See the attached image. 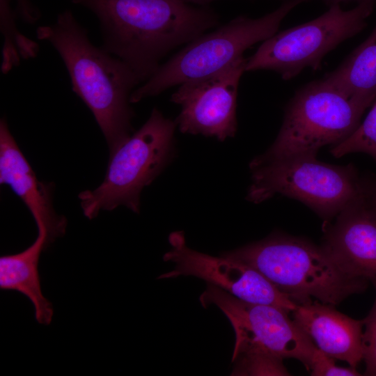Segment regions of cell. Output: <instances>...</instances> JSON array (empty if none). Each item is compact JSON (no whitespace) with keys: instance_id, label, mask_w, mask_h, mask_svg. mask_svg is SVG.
<instances>
[{"instance_id":"obj_1","label":"cell","mask_w":376,"mask_h":376,"mask_svg":"<svg viewBox=\"0 0 376 376\" xmlns=\"http://www.w3.org/2000/svg\"><path fill=\"white\" fill-rule=\"evenodd\" d=\"M98 19L102 47L123 61L141 84L176 48L217 27L219 17L209 6L180 0H69Z\"/></svg>"},{"instance_id":"obj_2","label":"cell","mask_w":376,"mask_h":376,"mask_svg":"<svg viewBox=\"0 0 376 376\" xmlns=\"http://www.w3.org/2000/svg\"><path fill=\"white\" fill-rule=\"evenodd\" d=\"M36 34L61 57L73 92L93 113L113 153L132 134L130 96L141 84L139 79L123 61L93 44L70 10L58 13L52 24L38 26Z\"/></svg>"},{"instance_id":"obj_3","label":"cell","mask_w":376,"mask_h":376,"mask_svg":"<svg viewBox=\"0 0 376 376\" xmlns=\"http://www.w3.org/2000/svg\"><path fill=\"white\" fill-rule=\"evenodd\" d=\"M221 255L256 268L298 304L315 299L334 306L363 292L369 281L345 272L322 245L283 235H272Z\"/></svg>"},{"instance_id":"obj_4","label":"cell","mask_w":376,"mask_h":376,"mask_svg":"<svg viewBox=\"0 0 376 376\" xmlns=\"http://www.w3.org/2000/svg\"><path fill=\"white\" fill-rule=\"evenodd\" d=\"M307 0H283L272 12L258 18L240 15L187 43L134 90L130 102L156 96L175 86L201 79L228 67L253 45L278 32L284 18Z\"/></svg>"},{"instance_id":"obj_5","label":"cell","mask_w":376,"mask_h":376,"mask_svg":"<svg viewBox=\"0 0 376 376\" xmlns=\"http://www.w3.org/2000/svg\"><path fill=\"white\" fill-rule=\"evenodd\" d=\"M175 120L153 108L145 123L113 153L102 183L79 194L84 216L123 205L139 213L140 195L160 174L175 153Z\"/></svg>"},{"instance_id":"obj_6","label":"cell","mask_w":376,"mask_h":376,"mask_svg":"<svg viewBox=\"0 0 376 376\" xmlns=\"http://www.w3.org/2000/svg\"><path fill=\"white\" fill-rule=\"evenodd\" d=\"M317 155H299L264 163L251 162L246 199L260 203L279 194L297 199L331 219L364 196L365 182L350 164L336 166Z\"/></svg>"},{"instance_id":"obj_7","label":"cell","mask_w":376,"mask_h":376,"mask_svg":"<svg viewBox=\"0 0 376 376\" xmlns=\"http://www.w3.org/2000/svg\"><path fill=\"white\" fill-rule=\"evenodd\" d=\"M366 109L324 79L311 81L290 100L272 145L251 162L317 155L322 147L334 146L350 136L361 123Z\"/></svg>"},{"instance_id":"obj_8","label":"cell","mask_w":376,"mask_h":376,"mask_svg":"<svg viewBox=\"0 0 376 376\" xmlns=\"http://www.w3.org/2000/svg\"><path fill=\"white\" fill-rule=\"evenodd\" d=\"M199 300L203 307H218L233 328V372L259 359L288 358L300 361L309 371L317 347L288 311L240 300L211 283H207Z\"/></svg>"},{"instance_id":"obj_9","label":"cell","mask_w":376,"mask_h":376,"mask_svg":"<svg viewBox=\"0 0 376 376\" xmlns=\"http://www.w3.org/2000/svg\"><path fill=\"white\" fill-rule=\"evenodd\" d=\"M375 1L365 0L347 10L334 5L314 19L277 32L247 58L245 71L272 70L289 80L306 68L318 70L329 52L365 28Z\"/></svg>"},{"instance_id":"obj_10","label":"cell","mask_w":376,"mask_h":376,"mask_svg":"<svg viewBox=\"0 0 376 376\" xmlns=\"http://www.w3.org/2000/svg\"><path fill=\"white\" fill-rule=\"evenodd\" d=\"M171 249L163 256L173 269L159 279L191 276L227 291L237 299L253 304L272 305L288 313L297 304L256 268L224 256H212L189 248L182 231L169 235Z\"/></svg>"},{"instance_id":"obj_11","label":"cell","mask_w":376,"mask_h":376,"mask_svg":"<svg viewBox=\"0 0 376 376\" xmlns=\"http://www.w3.org/2000/svg\"><path fill=\"white\" fill-rule=\"evenodd\" d=\"M246 62L243 56L218 72L179 85L170 100L180 106L175 122L181 132L221 141L235 136L238 88Z\"/></svg>"},{"instance_id":"obj_12","label":"cell","mask_w":376,"mask_h":376,"mask_svg":"<svg viewBox=\"0 0 376 376\" xmlns=\"http://www.w3.org/2000/svg\"><path fill=\"white\" fill-rule=\"evenodd\" d=\"M322 246L347 274L376 279V217L366 206L364 196L337 215Z\"/></svg>"},{"instance_id":"obj_13","label":"cell","mask_w":376,"mask_h":376,"mask_svg":"<svg viewBox=\"0 0 376 376\" xmlns=\"http://www.w3.org/2000/svg\"><path fill=\"white\" fill-rule=\"evenodd\" d=\"M0 184L8 185L27 207L38 226L53 242L64 235L67 220L54 210L53 185L40 182L12 135L6 120H0Z\"/></svg>"},{"instance_id":"obj_14","label":"cell","mask_w":376,"mask_h":376,"mask_svg":"<svg viewBox=\"0 0 376 376\" xmlns=\"http://www.w3.org/2000/svg\"><path fill=\"white\" fill-rule=\"evenodd\" d=\"M318 301L297 304L293 320L315 345L356 368L363 360V320L352 319Z\"/></svg>"},{"instance_id":"obj_15","label":"cell","mask_w":376,"mask_h":376,"mask_svg":"<svg viewBox=\"0 0 376 376\" xmlns=\"http://www.w3.org/2000/svg\"><path fill=\"white\" fill-rule=\"evenodd\" d=\"M323 79L368 108L376 100V26L368 38Z\"/></svg>"},{"instance_id":"obj_16","label":"cell","mask_w":376,"mask_h":376,"mask_svg":"<svg viewBox=\"0 0 376 376\" xmlns=\"http://www.w3.org/2000/svg\"><path fill=\"white\" fill-rule=\"evenodd\" d=\"M11 1L0 0V29L3 38L1 70L3 74L17 67L22 60L36 58L40 49L37 42L17 29L18 17Z\"/></svg>"},{"instance_id":"obj_17","label":"cell","mask_w":376,"mask_h":376,"mask_svg":"<svg viewBox=\"0 0 376 376\" xmlns=\"http://www.w3.org/2000/svg\"><path fill=\"white\" fill-rule=\"evenodd\" d=\"M336 157L352 152H364L376 161V100L363 121L340 143L331 147Z\"/></svg>"},{"instance_id":"obj_18","label":"cell","mask_w":376,"mask_h":376,"mask_svg":"<svg viewBox=\"0 0 376 376\" xmlns=\"http://www.w3.org/2000/svg\"><path fill=\"white\" fill-rule=\"evenodd\" d=\"M375 289L376 279L370 281ZM363 360L366 363L365 375L376 376V296L373 306L363 320Z\"/></svg>"},{"instance_id":"obj_19","label":"cell","mask_w":376,"mask_h":376,"mask_svg":"<svg viewBox=\"0 0 376 376\" xmlns=\"http://www.w3.org/2000/svg\"><path fill=\"white\" fill-rule=\"evenodd\" d=\"M309 371L313 376L361 375L354 368H344L336 366L333 358L324 354L318 347L315 348L313 354Z\"/></svg>"},{"instance_id":"obj_20","label":"cell","mask_w":376,"mask_h":376,"mask_svg":"<svg viewBox=\"0 0 376 376\" xmlns=\"http://www.w3.org/2000/svg\"><path fill=\"white\" fill-rule=\"evenodd\" d=\"M15 10L18 19L28 24H35L40 18L41 13L34 5L33 0H13Z\"/></svg>"},{"instance_id":"obj_21","label":"cell","mask_w":376,"mask_h":376,"mask_svg":"<svg viewBox=\"0 0 376 376\" xmlns=\"http://www.w3.org/2000/svg\"><path fill=\"white\" fill-rule=\"evenodd\" d=\"M364 202L376 217V182H365Z\"/></svg>"},{"instance_id":"obj_22","label":"cell","mask_w":376,"mask_h":376,"mask_svg":"<svg viewBox=\"0 0 376 376\" xmlns=\"http://www.w3.org/2000/svg\"><path fill=\"white\" fill-rule=\"evenodd\" d=\"M320 1H323L327 6H331L334 5H341L342 3L352 2V1H356L357 3H359L365 0H320Z\"/></svg>"},{"instance_id":"obj_23","label":"cell","mask_w":376,"mask_h":376,"mask_svg":"<svg viewBox=\"0 0 376 376\" xmlns=\"http://www.w3.org/2000/svg\"><path fill=\"white\" fill-rule=\"evenodd\" d=\"M187 3H189L195 6H207L214 1L216 0H180Z\"/></svg>"}]
</instances>
